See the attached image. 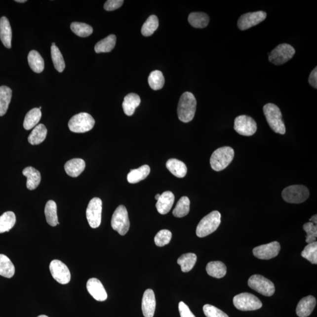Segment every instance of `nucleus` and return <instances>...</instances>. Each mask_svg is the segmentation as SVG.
<instances>
[{
	"instance_id": "49530a36",
	"label": "nucleus",
	"mask_w": 317,
	"mask_h": 317,
	"mask_svg": "<svg viewBox=\"0 0 317 317\" xmlns=\"http://www.w3.org/2000/svg\"><path fill=\"white\" fill-rule=\"evenodd\" d=\"M123 0H108L104 4V9L108 11L117 10L123 4Z\"/></svg>"
},
{
	"instance_id": "4468645a",
	"label": "nucleus",
	"mask_w": 317,
	"mask_h": 317,
	"mask_svg": "<svg viewBox=\"0 0 317 317\" xmlns=\"http://www.w3.org/2000/svg\"><path fill=\"white\" fill-rule=\"evenodd\" d=\"M266 17V12L263 11L248 12L239 18L238 23V29L242 31L249 29L262 23Z\"/></svg>"
},
{
	"instance_id": "bb28decb",
	"label": "nucleus",
	"mask_w": 317,
	"mask_h": 317,
	"mask_svg": "<svg viewBox=\"0 0 317 317\" xmlns=\"http://www.w3.org/2000/svg\"><path fill=\"white\" fill-rule=\"evenodd\" d=\"M47 135V129L43 124L37 125L30 133L28 140L30 144L37 145L45 141Z\"/></svg>"
},
{
	"instance_id": "de8ad7c7",
	"label": "nucleus",
	"mask_w": 317,
	"mask_h": 317,
	"mask_svg": "<svg viewBox=\"0 0 317 317\" xmlns=\"http://www.w3.org/2000/svg\"><path fill=\"white\" fill-rule=\"evenodd\" d=\"M179 311L180 317H196L189 307L183 301L179 304Z\"/></svg>"
},
{
	"instance_id": "7c9ffc66",
	"label": "nucleus",
	"mask_w": 317,
	"mask_h": 317,
	"mask_svg": "<svg viewBox=\"0 0 317 317\" xmlns=\"http://www.w3.org/2000/svg\"><path fill=\"white\" fill-rule=\"evenodd\" d=\"M45 215L46 222L49 225L55 227L60 223L58 222L57 216V204L53 200H49L45 205Z\"/></svg>"
},
{
	"instance_id": "2eb2a0df",
	"label": "nucleus",
	"mask_w": 317,
	"mask_h": 317,
	"mask_svg": "<svg viewBox=\"0 0 317 317\" xmlns=\"http://www.w3.org/2000/svg\"><path fill=\"white\" fill-rule=\"evenodd\" d=\"M280 244L277 241L259 245L253 250L254 256L262 260H270L277 256L280 251Z\"/></svg>"
},
{
	"instance_id": "4be33fe9",
	"label": "nucleus",
	"mask_w": 317,
	"mask_h": 317,
	"mask_svg": "<svg viewBox=\"0 0 317 317\" xmlns=\"http://www.w3.org/2000/svg\"><path fill=\"white\" fill-rule=\"evenodd\" d=\"M23 175L27 178V188L30 191L36 189L41 182V174L32 166L27 167L23 171Z\"/></svg>"
},
{
	"instance_id": "393cba45",
	"label": "nucleus",
	"mask_w": 317,
	"mask_h": 317,
	"mask_svg": "<svg viewBox=\"0 0 317 317\" xmlns=\"http://www.w3.org/2000/svg\"><path fill=\"white\" fill-rule=\"evenodd\" d=\"M150 172V167L147 164L139 167L138 169L131 170L127 175V181L132 184L137 183L147 178Z\"/></svg>"
},
{
	"instance_id": "79ce46f5",
	"label": "nucleus",
	"mask_w": 317,
	"mask_h": 317,
	"mask_svg": "<svg viewBox=\"0 0 317 317\" xmlns=\"http://www.w3.org/2000/svg\"><path fill=\"white\" fill-rule=\"evenodd\" d=\"M301 256L305 258L312 264H317V242L309 243L304 248Z\"/></svg>"
},
{
	"instance_id": "09e8293b",
	"label": "nucleus",
	"mask_w": 317,
	"mask_h": 317,
	"mask_svg": "<svg viewBox=\"0 0 317 317\" xmlns=\"http://www.w3.org/2000/svg\"><path fill=\"white\" fill-rule=\"evenodd\" d=\"M309 82L311 85H312L313 88L316 89L317 88V68L316 67L315 69L312 71V72L311 73L309 79Z\"/></svg>"
},
{
	"instance_id": "6ab92c4d",
	"label": "nucleus",
	"mask_w": 317,
	"mask_h": 317,
	"mask_svg": "<svg viewBox=\"0 0 317 317\" xmlns=\"http://www.w3.org/2000/svg\"><path fill=\"white\" fill-rule=\"evenodd\" d=\"M175 201V196L172 192L166 191L160 195L156 204V207L158 213L161 214L168 213L172 209Z\"/></svg>"
},
{
	"instance_id": "8fccbe9b",
	"label": "nucleus",
	"mask_w": 317,
	"mask_h": 317,
	"mask_svg": "<svg viewBox=\"0 0 317 317\" xmlns=\"http://www.w3.org/2000/svg\"><path fill=\"white\" fill-rule=\"evenodd\" d=\"M310 222H312L313 223L315 224V225H317V214H315V215H314L312 216V218L310 219Z\"/></svg>"
},
{
	"instance_id": "5701e85b",
	"label": "nucleus",
	"mask_w": 317,
	"mask_h": 317,
	"mask_svg": "<svg viewBox=\"0 0 317 317\" xmlns=\"http://www.w3.org/2000/svg\"><path fill=\"white\" fill-rule=\"evenodd\" d=\"M141 102L140 96L135 93H130V94L127 95L124 98L122 103L124 113L127 116H132L134 114L136 108L138 107L141 104Z\"/></svg>"
},
{
	"instance_id": "c03bdc74",
	"label": "nucleus",
	"mask_w": 317,
	"mask_h": 317,
	"mask_svg": "<svg viewBox=\"0 0 317 317\" xmlns=\"http://www.w3.org/2000/svg\"><path fill=\"white\" fill-rule=\"evenodd\" d=\"M304 231L307 233L306 242L312 243L316 241L317 237V226L312 222L304 224L303 226Z\"/></svg>"
},
{
	"instance_id": "0eeeda50",
	"label": "nucleus",
	"mask_w": 317,
	"mask_h": 317,
	"mask_svg": "<svg viewBox=\"0 0 317 317\" xmlns=\"http://www.w3.org/2000/svg\"><path fill=\"white\" fill-rule=\"evenodd\" d=\"M310 192L305 186L292 185L284 189L282 192L283 199L290 203H301L309 198Z\"/></svg>"
},
{
	"instance_id": "423d86ee",
	"label": "nucleus",
	"mask_w": 317,
	"mask_h": 317,
	"mask_svg": "<svg viewBox=\"0 0 317 317\" xmlns=\"http://www.w3.org/2000/svg\"><path fill=\"white\" fill-rule=\"evenodd\" d=\"M111 226L121 236L125 235L128 232L130 228L128 213L123 205H120L114 211L112 217Z\"/></svg>"
},
{
	"instance_id": "b1692460",
	"label": "nucleus",
	"mask_w": 317,
	"mask_h": 317,
	"mask_svg": "<svg viewBox=\"0 0 317 317\" xmlns=\"http://www.w3.org/2000/svg\"><path fill=\"white\" fill-rule=\"evenodd\" d=\"M166 167L171 173L179 178H183L188 172L186 164L176 158H170L166 162Z\"/></svg>"
},
{
	"instance_id": "c756f323",
	"label": "nucleus",
	"mask_w": 317,
	"mask_h": 317,
	"mask_svg": "<svg viewBox=\"0 0 317 317\" xmlns=\"http://www.w3.org/2000/svg\"><path fill=\"white\" fill-rule=\"evenodd\" d=\"M12 98V90L7 86H0V117L7 113Z\"/></svg>"
},
{
	"instance_id": "1a4fd4ad",
	"label": "nucleus",
	"mask_w": 317,
	"mask_h": 317,
	"mask_svg": "<svg viewBox=\"0 0 317 317\" xmlns=\"http://www.w3.org/2000/svg\"><path fill=\"white\" fill-rule=\"evenodd\" d=\"M248 285L251 289L264 296H272L275 293V287L273 282L261 275H255L250 277Z\"/></svg>"
},
{
	"instance_id": "a19ab883",
	"label": "nucleus",
	"mask_w": 317,
	"mask_h": 317,
	"mask_svg": "<svg viewBox=\"0 0 317 317\" xmlns=\"http://www.w3.org/2000/svg\"><path fill=\"white\" fill-rule=\"evenodd\" d=\"M71 29L77 36L80 37H87L91 36L93 33V29L89 25L74 22L71 24Z\"/></svg>"
},
{
	"instance_id": "dca6fc26",
	"label": "nucleus",
	"mask_w": 317,
	"mask_h": 317,
	"mask_svg": "<svg viewBox=\"0 0 317 317\" xmlns=\"http://www.w3.org/2000/svg\"><path fill=\"white\" fill-rule=\"evenodd\" d=\"M86 288L88 293L95 300L98 301H104L107 299L108 295L104 285L98 279L90 278L86 283Z\"/></svg>"
},
{
	"instance_id": "e433bc0d",
	"label": "nucleus",
	"mask_w": 317,
	"mask_h": 317,
	"mask_svg": "<svg viewBox=\"0 0 317 317\" xmlns=\"http://www.w3.org/2000/svg\"><path fill=\"white\" fill-rule=\"evenodd\" d=\"M190 200L188 197H183L180 198L173 210V216L176 217H185L190 211Z\"/></svg>"
},
{
	"instance_id": "f8f14e48",
	"label": "nucleus",
	"mask_w": 317,
	"mask_h": 317,
	"mask_svg": "<svg viewBox=\"0 0 317 317\" xmlns=\"http://www.w3.org/2000/svg\"><path fill=\"white\" fill-rule=\"evenodd\" d=\"M234 129L238 134L245 136H252L257 131L256 121L247 116H240L235 120Z\"/></svg>"
},
{
	"instance_id": "f704fd0d",
	"label": "nucleus",
	"mask_w": 317,
	"mask_h": 317,
	"mask_svg": "<svg viewBox=\"0 0 317 317\" xmlns=\"http://www.w3.org/2000/svg\"><path fill=\"white\" fill-rule=\"evenodd\" d=\"M16 223V217L12 211H7L0 216V233L8 232Z\"/></svg>"
},
{
	"instance_id": "ddd939ff",
	"label": "nucleus",
	"mask_w": 317,
	"mask_h": 317,
	"mask_svg": "<svg viewBox=\"0 0 317 317\" xmlns=\"http://www.w3.org/2000/svg\"><path fill=\"white\" fill-rule=\"evenodd\" d=\"M52 277L59 283L67 284L71 280V273L68 267L60 260H52L49 264Z\"/></svg>"
},
{
	"instance_id": "a878e982",
	"label": "nucleus",
	"mask_w": 317,
	"mask_h": 317,
	"mask_svg": "<svg viewBox=\"0 0 317 317\" xmlns=\"http://www.w3.org/2000/svg\"><path fill=\"white\" fill-rule=\"evenodd\" d=\"M188 21L192 27L197 29H204L209 24V15L204 12H192L189 15Z\"/></svg>"
},
{
	"instance_id": "37998d69",
	"label": "nucleus",
	"mask_w": 317,
	"mask_h": 317,
	"mask_svg": "<svg viewBox=\"0 0 317 317\" xmlns=\"http://www.w3.org/2000/svg\"><path fill=\"white\" fill-rule=\"evenodd\" d=\"M172 233L168 230H161L155 237V243L158 247H163L170 243Z\"/></svg>"
},
{
	"instance_id": "c85d7f7f",
	"label": "nucleus",
	"mask_w": 317,
	"mask_h": 317,
	"mask_svg": "<svg viewBox=\"0 0 317 317\" xmlns=\"http://www.w3.org/2000/svg\"><path fill=\"white\" fill-rule=\"evenodd\" d=\"M28 61L32 70L36 73H41L44 69V61L39 52L31 51L28 55Z\"/></svg>"
},
{
	"instance_id": "412c9836",
	"label": "nucleus",
	"mask_w": 317,
	"mask_h": 317,
	"mask_svg": "<svg viewBox=\"0 0 317 317\" xmlns=\"http://www.w3.org/2000/svg\"><path fill=\"white\" fill-rule=\"evenodd\" d=\"M0 39L6 48H11L12 30L10 22L5 17L0 18Z\"/></svg>"
},
{
	"instance_id": "a18cd8bd",
	"label": "nucleus",
	"mask_w": 317,
	"mask_h": 317,
	"mask_svg": "<svg viewBox=\"0 0 317 317\" xmlns=\"http://www.w3.org/2000/svg\"><path fill=\"white\" fill-rule=\"evenodd\" d=\"M203 309L204 315L207 317H229L222 310L210 304L204 305Z\"/></svg>"
},
{
	"instance_id": "9d476101",
	"label": "nucleus",
	"mask_w": 317,
	"mask_h": 317,
	"mask_svg": "<svg viewBox=\"0 0 317 317\" xmlns=\"http://www.w3.org/2000/svg\"><path fill=\"white\" fill-rule=\"evenodd\" d=\"M296 53L295 49L288 43H281L269 54V61L276 65H281L290 60Z\"/></svg>"
},
{
	"instance_id": "ea45409f",
	"label": "nucleus",
	"mask_w": 317,
	"mask_h": 317,
	"mask_svg": "<svg viewBox=\"0 0 317 317\" xmlns=\"http://www.w3.org/2000/svg\"><path fill=\"white\" fill-rule=\"evenodd\" d=\"M158 27V20L156 15H152L149 17L143 25L141 29L142 35L145 37L151 36Z\"/></svg>"
},
{
	"instance_id": "f3484780",
	"label": "nucleus",
	"mask_w": 317,
	"mask_h": 317,
	"mask_svg": "<svg viewBox=\"0 0 317 317\" xmlns=\"http://www.w3.org/2000/svg\"><path fill=\"white\" fill-rule=\"evenodd\" d=\"M156 309V299L152 289L145 291L142 301V310L145 317H153Z\"/></svg>"
},
{
	"instance_id": "603ef678",
	"label": "nucleus",
	"mask_w": 317,
	"mask_h": 317,
	"mask_svg": "<svg viewBox=\"0 0 317 317\" xmlns=\"http://www.w3.org/2000/svg\"><path fill=\"white\" fill-rule=\"evenodd\" d=\"M160 195H159V194H157V195H156V197H155V198H156V199H157V200H158V198H160Z\"/></svg>"
},
{
	"instance_id": "7ed1b4c3",
	"label": "nucleus",
	"mask_w": 317,
	"mask_h": 317,
	"mask_svg": "<svg viewBox=\"0 0 317 317\" xmlns=\"http://www.w3.org/2000/svg\"><path fill=\"white\" fill-rule=\"evenodd\" d=\"M235 157V151L231 147H224L217 149L211 155L210 163L211 168L216 172L226 168Z\"/></svg>"
},
{
	"instance_id": "f257e3e1",
	"label": "nucleus",
	"mask_w": 317,
	"mask_h": 317,
	"mask_svg": "<svg viewBox=\"0 0 317 317\" xmlns=\"http://www.w3.org/2000/svg\"><path fill=\"white\" fill-rule=\"evenodd\" d=\"M197 105V99L192 93H183L179 99L177 110L179 120L184 123L191 122L195 116Z\"/></svg>"
},
{
	"instance_id": "4c0bfd02",
	"label": "nucleus",
	"mask_w": 317,
	"mask_h": 317,
	"mask_svg": "<svg viewBox=\"0 0 317 317\" xmlns=\"http://www.w3.org/2000/svg\"><path fill=\"white\" fill-rule=\"evenodd\" d=\"M149 86L155 91L161 89L164 84V78L162 73L160 71H152L148 78Z\"/></svg>"
},
{
	"instance_id": "58836bf2",
	"label": "nucleus",
	"mask_w": 317,
	"mask_h": 317,
	"mask_svg": "<svg viewBox=\"0 0 317 317\" xmlns=\"http://www.w3.org/2000/svg\"><path fill=\"white\" fill-rule=\"evenodd\" d=\"M51 58L54 67L59 73H63L65 68L63 56L55 45H52L51 48Z\"/></svg>"
},
{
	"instance_id": "9b49d317",
	"label": "nucleus",
	"mask_w": 317,
	"mask_h": 317,
	"mask_svg": "<svg viewBox=\"0 0 317 317\" xmlns=\"http://www.w3.org/2000/svg\"><path fill=\"white\" fill-rule=\"evenodd\" d=\"M102 201L98 198H93L87 207L86 219L93 229L98 228L101 223Z\"/></svg>"
},
{
	"instance_id": "cd10ccee",
	"label": "nucleus",
	"mask_w": 317,
	"mask_h": 317,
	"mask_svg": "<svg viewBox=\"0 0 317 317\" xmlns=\"http://www.w3.org/2000/svg\"><path fill=\"white\" fill-rule=\"evenodd\" d=\"M207 274L216 278L224 277L227 273V268L225 264L219 261L211 262L207 264Z\"/></svg>"
},
{
	"instance_id": "c9c22d12",
	"label": "nucleus",
	"mask_w": 317,
	"mask_h": 317,
	"mask_svg": "<svg viewBox=\"0 0 317 317\" xmlns=\"http://www.w3.org/2000/svg\"><path fill=\"white\" fill-rule=\"evenodd\" d=\"M197 261V255L194 253H186L179 258L178 264L181 267L183 272L188 273L194 268Z\"/></svg>"
},
{
	"instance_id": "6e6552de",
	"label": "nucleus",
	"mask_w": 317,
	"mask_h": 317,
	"mask_svg": "<svg viewBox=\"0 0 317 317\" xmlns=\"http://www.w3.org/2000/svg\"><path fill=\"white\" fill-rule=\"evenodd\" d=\"M233 304L236 309L239 310L244 311H254L261 309L263 304L259 298L253 294L244 293L236 296L233 298Z\"/></svg>"
},
{
	"instance_id": "f03ea898",
	"label": "nucleus",
	"mask_w": 317,
	"mask_h": 317,
	"mask_svg": "<svg viewBox=\"0 0 317 317\" xmlns=\"http://www.w3.org/2000/svg\"><path fill=\"white\" fill-rule=\"evenodd\" d=\"M263 112L267 122L273 131L279 134L284 135L285 126L282 120V114L277 106L267 104L264 106Z\"/></svg>"
},
{
	"instance_id": "2f4dec72",
	"label": "nucleus",
	"mask_w": 317,
	"mask_h": 317,
	"mask_svg": "<svg viewBox=\"0 0 317 317\" xmlns=\"http://www.w3.org/2000/svg\"><path fill=\"white\" fill-rule=\"evenodd\" d=\"M41 111L39 108H33L26 115L24 120L23 126L25 129L30 130L36 127L41 118Z\"/></svg>"
},
{
	"instance_id": "473e14b6",
	"label": "nucleus",
	"mask_w": 317,
	"mask_h": 317,
	"mask_svg": "<svg viewBox=\"0 0 317 317\" xmlns=\"http://www.w3.org/2000/svg\"><path fill=\"white\" fill-rule=\"evenodd\" d=\"M116 42V36L111 34L96 43L95 46V51L98 54L102 52H110L113 50Z\"/></svg>"
},
{
	"instance_id": "72a5a7b5",
	"label": "nucleus",
	"mask_w": 317,
	"mask_h": 317,
	"mask_svg": "<svg viewBox=\"0 0 317 317\" xmlns=\"http://www.w3.org/2000/svg\"><path fill=\"white\" fill-rule=\"evenodd\" d=\"M15 274V267L11 261L4 254H0V276L10 278Z\"/></svg>"
},
{
	"instance_id": "3c124183",
	"label": "nucleus",
	"mask_w": 317,
	"mask_h": 317,
	"mask_svg": "<svg viewBox=\"0 0 317 317\" xmlns=\"http://www.w3.org/2000/svg\"><path fill=\"white\" fill-rule=\"evenodd\" d=\"M16 1V2H22V3H23V2H27V0H16V1Z\"/></svg>"
},
{
	"instance_id": "aec40b11",
	"label": "nucleus",
	"mask_w": 317,
	"mask_h": 317,
	"mask_svg": "<svg viewBox=\"0 0 317 317\" xmlns=\"http://www.w3.org/2000/svg\"><path fill=\"white\" fill-rule=\"evenodd\" d=\"M64 167L67 175L73 177V178H77L84 170L85 162L82 158H73V159L68 161L65 163Z\"/></svg>"
},
{
	"instance_id": "5fc2aeb1",
	"label": "nucleus",
	"mask_w": 317,
	"mask_h": 317,
	"mask_svg": "<svg viewBox=\"0 0 317 317\" xmlns=\"http://www.w3.org/2000/svg\"><path fill=\"white\" fill-rule=\"evenodd\" d=\"M39 109H40V110H41V109H42V107H40L39 108Z\"/></svg>"
},
{
	"instance_id": "a211bd4d",
	"label": "nucleus",
	"mask_w": 317,
	"mask_h": 317,
	"mask_svg": "<svg viewBox=\"0 0 317 317\" xmlns=\"http://www.w3.org/2000/svg\"><path fill=\"white\" fill-rule=\"evenodd\" d=\"M317 304L315 297L309 296L303 298L298 303L296 313L299 317H307L312 315Z\"/></svg>"
},
{
	"instance_id": "39448f33",
	"label": "nucleus",
	"mask_w": 317,
	"mask_h": 317,
	"mask_svg": "<svg viewBox=\"0 0 317 317\" xmlns=\"http://www.w3.org/2000/svg\"><path fill=\"white\" fill-rule=\"evenodd\" d=\"M94 118L88 113H81L76 115L68 122V127L71 132L85 133L91 130L95 125Z\"/></svg>"
},
{
	"instance_id": "20e7f679",
	"label": "nucleus",
	"mask_w": 317,
	"mask_h": 317,
	"mask_svg": "<svg viewBox=\"0 0 317 317\" xmlns=\"http://www.w3.org/2000/svg\"><path fill=\"white\" fill-rule=\"evenodd\" d=\"M221 223V214L213 211L200 220L197 228L198 238H204L215 232Z\"/></svg>"
},
{
	"instance_id": "864d4df0",
	"label": "nucleus",
	"mask_w": 317,
	"mask_h": 317,
	"mask_svg": "<svg viewBox=\"0 0 317 317\" xmlns=\"http://www.w3.org/2000/svg\"><path fill=\"white\" fill-rule=\"evenodd\" d=\"M48 317L46 316L45 315H41V316H39V317Z\"/></svg>"
}]
</instances>
